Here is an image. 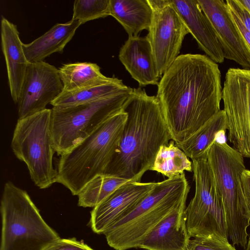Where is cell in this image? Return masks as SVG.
<instances>
[{
    "mask_svg": "<svg viewBox=\"0 0 250 250\" xmlns=\"http://www.w3.org/2000/svg\"><path fill=\"white\" fill-rule=\"evenodd\" d=\"M222 88L219 65L206 55H179L163 74L156 97L176 145L221 110Z\"/></svg>",
    "mask_w": 250,
    "mask_h": 250,
    "instance_id": "6da1fadb",
    "label": "cell"
},
{
    "mask_svg": "<svg viewBox=\"0 0 250 250\" xmlns=\"http://www.w3.org/2000/svg\"><path fill=\"white\" fill-rule=\"evenodd\" d=\"M127 116L116 151L103 175L141 182L151 170L160 147L172 140L160 102L141 87L123 107Z\"/></svg>",
    "mask_w": 250,
    "mask_h": 250,
    "instance_id": "7a4b0ae2",
    "label": "cell"
},
{
    "mask_svg": "<svg viewBox=\"0 0 250 250\" xmlns=\"http://www.w3.org/2000/svg\"><path fill=\"white\" fill-rule=\"evenodd\" d=\"M190 187L185 173L157 182L148 194L104 233L116 250L139 248L147 234L168 214L185 208Z\"/></svg>",
    "mask_w": 250,
    "mask_h": 250,
    "instance_id": "3957f363",
    "label": "cell"
},
{
    "mask_svg": "<svg viewBox=\"0 0 250 250\" xmlns=\"http://www.w3.org/2000/svg\"><path fill=\"white\" fill-rule=\"evenodd\" d=\"M127 116L123 109L80 144L61 155L57 183L78 196L88 183L103 175L118 147Z\"/></svg>",
    "mask_w": 250,
    "mask_h": 250,
    "instance_id": "277c9868",
    "label": "cell"
},
{
    "mask_svg": "<svg viewBox=\"0 0 250 250\" xmlns=\"http://www.w3.org/2000/svg\"><path fill=\"white\" fill-rule=\"evenodd\" d=\"M0 250H44L60 238L42 218L27 192L12 182L3 188Z\"/></svg>",
    "mask_w": 250,
    "mask_h": 250,
    "instance_id": "5b68a950",
    "label": "cell"
},
{
    "mask_svg": "<svg viewBox=\"0 0 250 250\" xmlns=\"http://www.w3.org/2000/svg\"><path fill=\"white\" fill-rule=\"evenodd\" d=\"M208 158L223 204L229 237L233 245L245 249L250 212L241 181L246 169L244 157L226 142L216 140L208 150Z\"/></svg>",
    "mask_w": 250,
    "mask_h": 250,
    "instance_id": "8992f818",
    "label": "cell"
},
{
    "mask_svg": "<svg viewBox=\"0 0 250 250\" xmlns=\"http://www.w3.org/2000/svg\"><path fill=\"white\" fill-rule=\"evenodd\" d=\"M51 109L18 119L11 146L17 158L24 162L30 178L41 189L57 181L58 172L53 165Z\"/></svg>",
    "mask_w": 250,
    "mask_h": 250,
    "instance_id": "52a82bcc",
    "label": "cell"
},
{
    "mask_svg": "<svg viewBox=\"0 0 250 250\" xmlns=\"http://www.w3.org/2000/svg\"><path fill=\"white\" fill-rule=\"evenodd\" d=\"M133 89L75 106L53 107L52 140L57 154L61 156L70 151L122 110Z\"/></svg>",
    "mask_w": 250,
    "mask_h": 250,
    "instance_id": "ba28073f",
    "label": "cell"
},
{
    "mask_svg": "<svg viewBox=\"0 0 250 250\" xmlns=\"http://www.w3.org/2000/svg\"><path fill=\"white\" fill-rule=\"evenodd\" d=\"M192 161L195 191L185 210L188 235L190 238L216 235L228 239L225 210L208 152Z\"/></svg>",
    "mask_w": 250,
    "mask_h": 250,
    "instance_id": "9c48e42d",
    "label": "cell"
},
{
    "mask_svg": "<svg viewBox=\"0 0 250 250\" xmlns=\"http://www.w3.org/2000/svg\"><path fill=\"white\" fill-rule=\"evenodd\" d=\"M222 99L228 122L229 140L244 157L250 158V69L228 70Z\"/></svg>",
    "mask_w": 250,
    "mask_h": 250,
    "instance_id": "30bf717a",
    "label": "cell"
},
{
    "mask_svg": "<svg viewBox=\"0 0 250 250\" xmlns=\"http://www.w3.org/2000/svg\"><path fill=\"white\" fill-rule=\"evenodd\" d=\"M153 11L146 36L162 77L176 58L185 37L189 33L170 0H148Z\"/></svg>",
    "mask_w": 250,
    "mask_h": 250,
    "instance_id": "8fae6325",
    "label": "cell"
},
{
    "mask_svg": "<svg viewBox=\"0 0 250 250\" xmlns=\"http://www.w3.org/2000/svg\"><path fill=\"white\" fill-rule=\"evenodd\" d=\"M63 90L55 66L43 61L29 63L17 104L18 119L45 109Z\"/></svg>",
    "mask_w": 250,
    "mask_h": 250,
    "instance_id": "7c38bea8",
    "label": "cell"
},
{
    "mask_svg": "<svg viewBox=\"0 0 250 250\" xmlns=\"http://www.w3.org/2000/svg\"><path fill=\"white\" fill-rule=\"evenodd\" d=\"M154 182L128 181L93 208L90 224L92 230L104 234L131 212L155 185Z\"/></svg>",
    "mask_w": 250,
    "mask_h": 250,
    "instance_id": "4fadbf2b",
    "label": "cell"
},
{
    "mask_svg": "<svg viewBox=\"0 0 250 250\" xmlns=\"http://www.w3.org/2000/svg\"><path fill=\"white\" fill-rule=\"evenodd\" d=\"M197 1L213 28L224 58L235 62L244 69H250V54L228 12L226 0Z\"/></svg>",
    "mask_w": 250,
    "mask_h": 250,
    "instance_id": "5bb4252c",
    "label": "cell"
},
{
    "mask_svg": "<svg viewBox=\"0 0 250 250\" xmlns=\"http://www.w3.org/2000/svg\"><path fill=\"white\" fill-rule=\"evenodd\" d=\"M170 0L199 47L215 62L223 63L225 58L221 46L197 0Z\"/></svg>",
    "mask_w": 250,
    "mask_h": 250,
    "instance_id": "9a60e30c",
    "label": "cell"
},
{
    "mask_svg": "<svg viewBox=\"0 0 250 250\" xmlns=\"http://www.w3.org/2000/svg\"><path fill=\"white\" fill-rule=\"evenodd\" d=\"M119 58L140 87L158 85L160 75L150 44L146 37L129 36L120 48Z\"/></svg>",
    "mask_w": 250,
    "mask_h": 250,
    "instance_id": "2e32d148",
    "label": "cell"
},
{
    "mask_svg": "<svg viewBox=\"0 0 250 250\" xmlns=\"http://www.w3.org/2000/svg\"><path fill=\"white\" fill-rule=\"evenodd\" d=\"M0 31L1 48L6 62L11 96L17 104L29 62L16 25L3 18Z\"/></svg>",
    "mask_w": 250,
    "mask_h": 250,
    "instance_id": "e0dca14e",
    "label": "cell"
},
{
    "mask_svg": "<svg viewBox=\"0 0 250 250\" xmlns=\"http://www.w3.org/2000/svg\"><path fill=\"white\" fill-rule=\"evenodd\" d=\"M186 208L173 211L162 220L139 248L146 250H187L190 237L186 226Z\"/></svg>",
    "mask_w": 250,
    "mask_h": 250,
    "instance_id": "ac0fdd59",
    "label": "cell"
},
{
    "mask_svg": "<svg viewBox=\"0 0 250 250\" xmlns=\"http://www.w3.org/2000/svg\"><path fill=\"white\" fill-rule=\"evenodd\" d=\"M81 24L79 21L73 19L66 23H57L31 42L23 43L24 52L29 63L43 62L54 53H62Z\"/></svg>",
    "mask_w": 250,
    "mask_h": 250,
    "instance_id": "d6986e66",
    "label": "cell"
},
{
    "mask_svg": "<svg viewBox=\"0 0 250 250\" xmlns=\"http://www.w3.org/2000/svg\"><path fill=\"white\" fill-rule=\"evenodd\" d=\"M110 16L124 28L129 36L148 30L153 11L148 0H109Z\"/></svg>",
    "mask_w": 250,
    "mask_h": 250,
    "instance_id": "ffe728a7",
    "label": "cell"
},
{
    "mask_svg": "<svg viewBox=\"0 0 250 250\" xmlns=\"http://www.w3.org/2000/svg\"><path fill=\"white\" fill-rule=\"evenodd\" d=\"M132 88L117 78H109L73 91L63 90L50 104L55 107H67L109 97Z\"/></svg>",
    "mask_w": 250,
    "mask_h": 250,
    "instance_id": "44dd1931",
    "label": "cell"
},
{
    "mask_svg": "<svg viewBox=\"0 0 250 250\" xmlns=\"http://www.w3.org/2000/svg\"><path fill=\"white\" fill-rule=\"evenodd\" d=\"M228 129L224 110H220L195 132L181 144L176 145L192 160L208 152L218 135Z\"/></svg>",
    "mask_w": 250,
    "mask_h": 250,
    "instance_id": "7402d4cb",
    "label": "cell"
},
{
    "mask_svg": "<svg viewBox=\"0 0 250 250\" xmlns=\"http://www.w3.org/2000/svg\"><path fill=\"white\" fill-rule=\"evenodd\" d=\"M59 75L64 91L80 89L98 82L108 79L96 64L77 62L64 64L59 68Z\"/></svg>",
    "mask_w": 250,
    "mask_h": 250,
    "instance_id": "603a6c76",
    "label": "cell"
},
{
    "mask_svg": "<svg viewBox=\"0 0 250 250\" xmlns=\"http://www.w3.org/2000/svg\"><path fill=\"white\" fill-rule=\"evenodd\" d=\"M173 140L162 146L156 156L151 170L169 178L192 171V162Z\"/></svg>",
    "mask_w": 250,
    "mask_h": 250,
    "instance_id": "cb8c5ba5",
    "label": "cell"
},
{
    "mask_svg": "<svg viewBox=\"0 0 250 250\" xmlns=\"http://www.w3.org/2000/svg\"><path fill=\"white\" fill-rule=\"evenodd\" d=\"M130 181L120 177L99 175L88 183L78 195V205L94 208L119 187Z\"/></svg>",
    "mask_w": 250,
    "mask_h": 250,
    "instance_id": "d4e9b609",
    "label": "cell"
},
{
    "mask_svg": "<svg viewBox=\"0 0 250 250\" xmlns=\"http://www.w3.org/2000/svg\"><path fill=\"white\" fill-rule=\"evenodd\" d=\"M110 16L109 0H76L73 4V20L81 24Z\"/></svg>",
    "mask_w": 250,
    "mask_h": 250,
    "instance_id": "484cf974",
    "label": "cell"
},
{
    "mask_svg": "<svg viewBox=\"0 0 250 250\" xmlns=\"http://www.w3.org/2000/svg\"><path fill=\"white\" fill-rule=\"evenodd\" d=\"M187 250H236L228 239L216 235L195 237L190 239Z\"/></svg>",
    "mask_w": 250,
    "mask_h": 250,
    "instance_id": "4316f807",
    "label": "cell"
},
{
    "mask_svg": "<svg viewBox=\"0 0 250 250\" xmlns=\"http://www.w3.org/2000/svg\"><path fill=\"white\" fill-rule=\"evenodd\" d=\"M44 250H94L87 244L75 238H60Z\"/></svg>",
    "mask_w": 250,
    "mask_h": 250,
    "instance_id": "83f0119b",
    "label": "cell"
},
{
    "mask_svg": "<svg viewBox=\"0 0 250 250\" xmlns=\"http://www.w3.org/2000/svg\"><path fill=\"white\" fill-rule=\"evenodd\" d=\"M227 8L243 45L250 54V32L246 29L235 14L227 7Z\"/></svg>",
    "mask_w": 250,
    "mask_h": 250,
    "instance_id": "f1b7e54d",
    "label": "cell"
},
{
    "mask_svg": "<svg viewBox=\"0 0 250 250\" xmlns=\"http://www.w3.org/2000/svg\"><path fill=\"white\" fill-rule=\"evenodd\" d=\"M241 181L243 193L250 212V170L245 169L242 172Z\"/></svg>",
    "mask_w": 250,
    "mask_h": 250,
    "instance_id": "f546056e",
    "label": "cell"
},
{
    "mask_svg": "<svg viewBox=\"0 0 250 250\" xmlns=\"http://www.w3.org/2000/svg\"><path fill=\"white\" fill-rule=\"evenodd\" d=\"M238 1L250 13V0H238Z\"/></svg>",
    "mask_w": 250,
    "mask_h": 250,
    "instance_id": "4dcf8cb0",
    "label": "cell"
},
{
    "mask_svg": "<svg viewBox=\"0 0 250 250\" xmlns=\"http://www.w3.org/2000/svg\"><path fill=\"white\" fill-rule=\"evenodd\" d=\"M245 250H250V236L249 237V240L247 242L246 248Z\"/></svg>",
    "mask_w": 250,
    "mask_h": 250,
    "instance_id": "1f68e13d",
    "label": "cell"
}]
</instances>
